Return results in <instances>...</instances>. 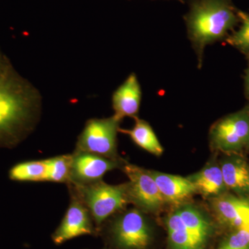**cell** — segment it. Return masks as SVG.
I'll list each match as a JSON object with an SVG mask.
<instances>
[{
    "mask_svg": "<svg viewBox=\"0 0 249 249\" xmlns=\"http://www.w3.org/2000/svg\"><path fill=\"white\" fill-rule=\"evenodd\" d=\"M142 91L138 80L132 73L116 90L112 97L114 116L122 120L125 116L134 117L138 113Z\"/></svg>",
    "mask_w": 249,
    "mask_h": 249,
    "instance_id": "4fadbf2b",
    "label": "cell"
},
{
    "mask_svg": "<svg viewBox=\"0 0 249 249\" xmlns=\"http://www.w3.org/2000/svg\"><path fill=\"white\" fill-rule=\"evenodd\" d=\"M14 71L9 58L0 50V83Z\"/></svg>",
    "mask_w": 249,
    "mask_h": 249,
    "instance_id": "44dd1931",
    "label": "cell"
},
{
    "mask_svg": "<svg viewBox=\"0 0 249 249\" xmlns=\"http://www.w3.org/2000/svg\"><path fill=\"white\" fill-rule=\"evenodd\" d=\"M188 178L196 187V193L204 196L215 197L222 195L227 188L222 170L217 165H209Z\"/></svg>",
    "mask_w": 249,
    "mask_h": 249,
    "instance_id": "5bb4252c",
    "label": "cell"
},
{
    "mask_svg": "<svg viewBox=\"0 0 249 249\" xmlns=\"http://www.w3.org/2000/svg\"><path fill=\"white\" fill-rule=\"evenodd\" d=\"M123 163L119 160L74 150L71 154V176L68 183L88 184L96 182L102 180L108 172L122 166Z\"/></svg>",
    "mask_w": 249,
    "mask_h": 249,
    "instance_id": "30bf717a",
    "label": "cell"
},
{
    "mask_svg": "<svg viewBox=\"0 0 249 249\" xmlns=\"http://www.w3.org/2000/svg\"><path fill=\"white\" fill-rule=\"evenodd\" d=\"M47 166V181L68 183L71 169V154L58 155L45 160Z\"/></svg>",
    "mask_w": 249,
    "mask_h": 249,
    "instance_id": "ac0fdd59",
    "label": "cell"
},
{
    "mask_svg": "<svg viewBox=\"0 0 249 249\" xmlns=\"http://www.w3.org/2000/svg\"><path fill=\"white\" fill-rule=\"evenodd\" d=\"M37 89L14 71L0 83V147L20 143L36 127L40 114Z\"/></svg>",
    "mask_w": 249,
    "mask_h": 249,
    "instance_id": "6da1fadb",
    "label": "cell"
},
{
    "mask_svg": "<svg viewBox=\"0 0 249 249\" xmlns=\"http://www.w3.org/2000/svg\"><path fill=\"white\" fill-rule=\"evenodd\" d=\"M246 88H247V93L249 94V71L247 73V78H246Z\"/></svg>",
    "mask_w": 249,
    "mask_h": 249,
    "instance_id": "7402d4cb",
    "label": "cell"
},
{
    "mask_svg": "<svg viewBox=\"0 0 249 249\" xmlns=\"http://www.w3.org/2000/svg\"><path fill=\"white\" fill-rule=\"evenodd\" d=\"M108 240L117 249H147L152 233L140 210L132 209L118 214L107 227Z\"/></svg>",
    "mask_w": 249,
    "mask_h": 249,
    "instance_id": "5b68a950",
    "label": "cell"
},
{
    "mask_svg": "<svg viewBox=\"0 0 249 249\" xmlns=\"http://www.w3.org/2000/svg\"><path fill=\"white\" fill-rule=\"evenodd\" d=\"M69 192L70 202L68 209L52 236L55 245H61L79 236L98 234L89 210L73 191L69 190Z\"/></svg>",
    "mask_w": 249,
    "mask_h": 249,
    "instance_id": "ba28073f",
    "label": "cell"
},
{
    "mask_svg": "<svg viewBox=\"0 0 249 249\" xmlns=\"http://www.w3.org/2000/svg\"><path fill=\"white\" fill-rule=\"evenodd\" d=\"M218 249H249V226L235 230Z\"/></svg>",
    "mask_w": 249,
    "mask_h": 249,
    "instance_id": "ffe728a7",
    "label": "cell"
},
{
    "mask_svg": "<svg viewBox=\"0 0 249 249\" xmlns=\"http://www.w3.org/2000/svg\"><path fill=\"white\" fill-rule=\"evenodd\" d=\"M212 206L219 220L235 230L249 226V201L221 195L214 197Z\"/></svg>",
    "mask_w": 249,
    "mask_h": 249,
    "instance_id": "8fae6325",
    "label": "cell"
},
{
    "mask_svg": "<svg viewBox=\"0 0 249 249\" xmlns=\"http://www.w3.org/2000/svg\"><path fill=\"white\" fill-rule=\"evenodd\" d=\"M211 139L222 151H238L249 146V111H239L217 122L211 130Z\"/></svg>",
    "mask_w": 249,
    "mask_h": 249,
    "instance_id": "9c48e42d",
    "label": "cell"
},
{
    "mask_svg": "<svg viewBox=\"0 0 249 249\" xmlns=\"http://www.w3.org/2000/svg\"><path fill=\"white\" fill-rule=\"evenodd\" d=\"M121 121L114 115L87 121L77 140L75 150L118 160L116 139Z\"/></svg>",
    "mask_w": 249,
    "mask_h": 249,
    "instance_id": "8992f818",
    "label": "cell"
},
{
    "mask_svg": "<svg viewBox=\"0 0 249 249\" xmlns=\"http://www.w3.org/2000/svg\"><path fill=\"white\" fill-rule=\"evenodd\" d=\"M119 132L129 135L138 146L150 153L157 156H160L163 153V147L159 142L157 136L150 124L145 121L136 118V123L133 128L120 129Z\"/></svg>",
    "mask_w": 249,
    "mask_h": 249,
    "instance_id": "2e32d148",
    "label": "cell"
},
{
    "mask_svg": "<svg viewBox=\"0 0 249 249\" xmlns=\"http://www.w3.org/2000/svg\"><path fill=\"white\" fill-rule=\"evenodd\" d=\"M227 188L240 195L249 193V168L240 159H230L220 167Z\"/></svg>",
    "mask_w": 249,
    "mask_h": 249,
    "instance_id": "9a60e30c",
    "label": "cell"
},
{
    "mask_svg": "<svg viewBox=\"0 0 249 249\" xmlns=\"http://www.w3.org/2000/svg\"><path fill=\"white\" fill-rule=\"evenodd\" d=\"M237 16L242 21V25L229 41L231 45L249 53V15L239 11Z\"/></svg>",
    "mask_w": 249,
    "mask_h": 249,
    "instance_id": "d6986e66",
    "label": "cell"
},
{
    "mask_svg": "<svg viewBox=\"0 0 249 249\" xmlns=\"http://www.w3.org/2000/svg\"><path fill=\"white\" fill-rule=\"evenodd\" d=\"M10 179L20 182L47 181L45 160H27L14 165L9 172Z\"/></svg>",
    "mask_w": 249,
    "mask_h": 249,
    "instance_id": "e0dca14e",
    "label": "cell"
},
{
    "mask_svg": "<svg viewBox=\"0 0 249 249\" xmlns=\"http://www.w3.org/2000/svg\"><path fill=\"white\" fill-rule=\"evenodd\" d=\"M166 227L173 249H204L212 230L209 221L192 206L170 214Z\"/></svg>",
    "mask_w": 249,
    "mask_h": 249,
    "instance_id": "277c9868",
    "label": "cell"
},
{
    "mask_svg": "<svg viewBox=\"0 0 249 249\" xmlns=\"http://www.w3.org/2000/svg\"><path fill=\"white\" fill-rule=\"evenodd\" d=\"M150 172L165 203L181 204L196 193V187L188 178L159 172Z\"/></svg>",
    "mask_w": 249,
    "mask_h": 249,
    "instance_id": "7c38bea8",
    "label": "cell"
},
{
    "mask_svg": "<svg viewBox=\"0 0 249 249\" xmlns=\"http://www.w3.org/2000/svg\"><path fill=\"white\" fill-rule=\"evenodd\" d=\"M233 8L227 0H201L193 6L189 18L192 39L199 51L221 38L237 22Z\"/></svg>",
    "mask_w": 249,
    "mask_h": 249,
    "instance_id": "7a4b0ae2",
    "label": "cell"
},
{
    "mask_svg": "<svg viewBox=\"0 0 249 249\" xmlns=\"http://www.w3.org/2000/svg\"><path fill=\"white\" fill-rule=\"evenodd\" d=\"M67 185L89 210L97 232L103 223L129 203L127 183L109 185L100 180L88 184Z\"/></svg>",
    "mask_w": 249,
    "mask_h": 249,
    "instance_id": "3957f363",
    "label": "cell"
},
{
    "mask_svg": "<svg viewBox=\"0 0 249 249\" xmlns=\"http://www.w3.org/2000/svg\"><path fill=\"white\" fill-rule=\"evenodd\" d=\"M121 168L129 178V202L148 212H155L163 206L165 201L150 170L129 163H123Z\"/></svg>",
    "mask_w": 249,
    "mask_h": 249,
    "instance_id": "52a82bcc",
    "label": "cell"
}]
</instances>
